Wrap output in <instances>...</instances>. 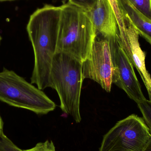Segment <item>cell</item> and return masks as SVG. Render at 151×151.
<instances>
[{
	"label": "cell",
	"mask_w": 151,
	"mask_h": 151,
	"mask_svg": "<svg viewBox=\"0 0 151 151\" xmlns=\"http://www.w3.org/2000/svg\"><path fill=\"white\" fill-rule=\"evenodd\" d=\"M113 64L110 40L96 36L89 55L82 63L83 79H90L110 92L112 84Z\"/></svg>",
	"instance_id": "8992f818"
},
{
	"label": "cell",
	"mask_w": 151,
	"mask_h": 151,
	"mask_svg": "<svg viewBox=\"0 0 151 151\" xmlns=\"http://www.w3.org/2000/svg\"><path fill=\"white\" fill-rule=\"evenodd\" d=\"M121 15L128 19L139 35L151 45V20L137 9L128 0H116Z\"/></svg>",
	"instance_id": "30bf717a"
},
{
	"label": "cell",
	"mask_w": 151,
	"mask_h": 151,
	"mask_svg": "<svg viewBox=\"0 0 151 151\" xmlns=\"http://www.w3.org/2000/svg\"><path fill=\"white\" fill-rule=\"evenodd\" d=\"M68 3L86 12L90 11L96 4L98 0H68Z\"/></svg>",
	"instance_id": "5bb4252c"
},
{
	"label": "cell",
	"mask_w": 151,
	"mask_h": 151,
	"mask_svg": "<svg viewBox=\"0 0 151 151\" xmlns=\"http://www.w3.org/2000/svg\"><path fill=\"white\" fill-rule=\"evenodd\" d=\"M110 41L113 64L112 83L122 89L137 104L146 99L134 66L120 44L118 36Z\"/></svg>",
	"instance_id": "52a82bcc"
},
{
	"label": "cell",
	"mask_w": 151,
	"mask_h": 151,
	"mask_svg": "<svg viewBox=\"0 0 151 151\" xmlns=\"http://www.w3.org/2000/svg\"><path fill=\"white\" fill-rule=\"evenodd\" d=\"M87 13L97 33L109 40L117 37L119 33L118 21L108 0H98L96 5Z\"/></svg>",
	"instance_id": "9c48e42d"
},
{
	"label": "cell",
	"mask_w": 151,
	"mask_h": 151,
	"mask_svg": "<svg viewBox=\"0 0 151 151\" xmlns=\"http://www.w3.org/2000/svg\"><path fill=\"white\" fill-rule=\"evenodd\" d=\"M61 13V6L46 4L32 13L27 26L35 56L31 83L41 90L51 88L50 70L56 53Z\"/></svg>",
	"instance_id": "6da1fadb"
},
{
	"label": "cell",
	"mask_w": 151,
	"mask_h": 151,
	"mask_svg": "<svg viewBox=\"0 0 151 151\" xmlns=\"http://www.w3.org/2000/svg\"><path fill=\"white\" fill-rule=\"evenodd\" d=\"M50 79L51 88L59 96L60 108L76 123H80V98L84 80L82 63L69 54L56 52L52 62Z\"/></svg>",
	"instance_id": "3957f363"
},
{
	"label": "cell",
	"mask_w": 151,
	"mask_h": 151,
	"mask_svg": "<svg viewBox=\"0 0 151 151\" xmlns=\"http://www.w3.org/2000/svg\"><path fill=\"white\" fill-rule=\"evenodd\" d=\"M140 12L151 20V0H128Z\"/></svg>",
	"instance_id": "7c38bea8"
},
{
	"label": "cell",
	"mask_w": 151,
	"mask_h": 151,
	"mask_svg": "<svg viewBox=\"0 0 151 151\" xmlns=\"http://www.w3.org/2000/svg\"><path fill=\"white\" fill-rule=\"evenodd\" d=\"M143 151H151V136L149 142Z\"/></svg>",
	"instance_id": "e0dca14e"
},
{
	"label": "cell",
	"mask_w": 151,
	"mask_h": 151,
	"mask_svg": "<svg viewBox=\"0 0 151 151\" xmlns=\"http://www.w3.org/2000/svg\"><path fill=\"white\" fill-rule=\"evenodd\" d=\"M15 1V0H0V1Z\"/></svg>",
	"instance_id": "d6986e66"
},
{
	"label": "cell",
	"mask_w": 151,
	"mask_h": 151,
	"mask_svg": "<svg viewBox=\"0 0 151 151\" xmlns=\"http://www.w3.org/2000/svg\"><path fill=\"white\" fill-rule=\"evenodd\" d=\"M122 15L123 26L119 28L118 38L134 67L139 73L151 101V77L145 66V53L142 51L139 42V35L129 19Z\"/></svg>",
	"instance_id": "ba28073f"
},
{
	"label": "cell",
	"mask_w": 151,
	"mask_h": 151,
	"mask_svg": "<svg viewBox=\"0 0 151 151\" xmlns=\"http://www.w3.org/2000/svg\"><path fill=\"white\" fill-rule=\"evenodd\" d=\"M3 122L2 119L0 116V134H1L3 131Z\"/></svg>",
	"instance_id": "ac0fdd59"
},
{
	"label": "cell",
	"mask_w": 151,
	"mask_h": 151,
	"mask_svg": "<svg viewBox=\"0 0 151 151\" xmlns=\"http://www.w3.org/2000/svg\"><path fill=\"white\" fill-rule=\"evenodd\" d=\"M137 104L142 114L144 121L151 133V101L146 99Z\"/></svg>",
	"instance_id": "8fae6325"
},
{
	"label": "cell",
	"mask_w": 151,
	"mask_h": 151,
	"mask_svg": "<svg viewBox=\"0 0 151 151\" xmlns=\"http://www.w3.org/2000/svg\"><path fill=\"white\" fill-rule=\"evenodd\" d=\"M0 151H24L15 145L3 132L0 134Z\"/></svg>",
	"instance_id": "4fadbf2b"
},
{
	"label": "cell",
	"mask_w": 151,
	"mask_h": 151,
	"mask_svg": "<svg viewBox=\"0 0 151 151\" xmlns=\"http://www.w3.org/2000/svg\"><path fill=\"white\" fill-rule=\"evenodd\" d=\"M108 1L110 2V4L111 5L115 13L117 21H118V26L119 27L122 26L123 24L124 20L122 16L121 13L120 11L116 0H108Z\"/></svg>",
	"instance_id": "2e32d148"
},
{
	"label": "cell",
	"mask_w": 151,
	"mask_h": 151,
	"mask_svg": "<svg viewBox=\"0 0 151 151\" xmlns=\"http://www.w3.org/2000/svg\"><path fill=\"white\" fill-rule=\"evenodd\" d=\"M1 40L2 38L1 37V35H0V44H1Z\"/></svg>",
	"instance_id": "ffe728a7"
},
{
	"label": "cell",
	"mask_w": 151,
	"mask_h": 151,
	"mask_svg": "<svg viewBox=\"0 0 151 151\" xmlns=\"http://www.w3.org/2000/svg\"><path fill=\"white\" fill-rule=\"evenodd\" d=\"M24 151H55L54 143L52 141H46L43 143H39L33 148Z\"/></svg>",
	"instance_id": "9a60e30c"
},
{
	"label": "cell",
	"mask_w": 151,
	"mask_h": 151,
	"mask_svg": "<svg viewBox=\"0 0 151 151\" xmlns=\"http://www.w3.org/2000/svg\"><path fill=\"white\" fill-rule=\"evenodd\" d=\"M56 52H63L83 63L89 55L97 32L87 12L69 3L61 6Z\"/></svg>",
	"instance_id": "7a4b0ae2"
},
{
	"label": "cell",
	"mask_w": 151,
	"mask_h": 151,
	"mask_svg": "<svg viewBox=\"0 0 151 151\" xmlns=\"http://www.w3.org/2000/svg\"><path fill=\"white\" fill-rule=\"evenodd\" d=\"M151 136L143 119L132 114L118 122L104 137L99 151H143Z\"/></svg>",
	"instance_id": "5b68a950"
},
{
	"label": "cell",
	"mask_w": 151,
	"mask_h": 151,
	"mask_svg": "<svg viewBox=\"0 0 151 151\" xmlns=\"http://www.w3.org/2000/svg\"><path fill=\"white\" fill-rule=\"evenodd\" d=\"M0 101L40 114H47L56 106L42 90L5 68L0 72Z\"/></svg>",
	"instance_id": "277c9868"
}]
</instances>
